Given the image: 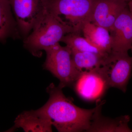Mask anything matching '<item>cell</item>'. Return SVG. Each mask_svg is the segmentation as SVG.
<instances>
[{
    "label": "cell",
    "mask_w": 132,
    "mask_h": 132,
    "mask_svg": "<svg viewBox=\"0 0 132 132\" xmlns=\"http://www.w3.org/2000/svg\"><path fill=\"white\" fill-rule=\"evenodd\" d=\"M62 88L50 84L47 88L49 100L39 109L59 132H87L97 106L92 109L79 107L64 95Z\"/></svg>",
    "instance_id": "cell-1"
},
{
    "label": "cell",
    "mask_w": 132,
    "mask_h": 132,
    "mask_svg": "<svg viewBox=\"0 0 132 132\" xmlns=\"http://www.w3.org/2000/svg\"><path fill=\"white\" fill-rule=\"evenodd\" d=\"M73 33L72 29L59 21L46 10L32 31L25 38L24 47L35 57H40L46 51L60 42L67 34Z\"/></svg>",
    "instance_id": "cell-2"
},
{
    "label": "cell",
    "mask_w": 132,
    "mask_h": 132,
    "mask_svg": "<svg viewBox=\"0 0 132 132\" xmlns=\"http://www.w3.org/2000/svg\"><path fill=\"white\" fill-rule=\"evenodd\" d=\"M45 10L73 33L80 35L83 25L91 22L93 0H44Z\"/></svg>",
    "instance_id": "cell-3"
},
{
    "label": "cell",
    "mask_w": 132,
    "mask_h": 132,
    "mask_svg": "<svg viewBox=\"0 0 132 132\" xmlns=\"http://www.w3.org/2000/svg\"><path fill=\"white\" fill-rule=\"evenodd\" d=\"M46 58L43 67L50 71L60 81L62 88L73 86L81 72L74 64L71 48L60 43L45 51Z\"/></svg>",
    "instance_id": "cell-4"
},
{
    "label": "cell",
    "mask_w": 132,
    "mask_h": 132,
    "mask_svg": "<svg viewBox=\"0 0 132 132\" xmlns=\"http://www.w3.org/2000/svg\"><path fill=\"white\" fill-rule=\"evenodd\" d=\"M99 71L109 88H116L126 93L131 76L132 56L128 53L110 54Z\"/></svg>",
    "instance_id": "cell-5"
},
{
    "label": "cell",
    "mask_w": 132,
    "mask_h": 132,
    "mask_svg": "<svg viewBox=\"0 0 132 132\" xmlns=\"http://www.w3.org/2000/svg\"><path fill=\"white\" fill-rule=\"evenodd\" d=\"M20 33L29 35L45 11L44 0H9Z\"/></svg>",
    "instance_id": "cell-6"
},
{
    "label": "cell",
    "mask_w": 132,
    "mask_h": 132,
    "mask_svg": "<svg viewBox=\"0 0 132 132\" xmlns=\"http://www.w3.org/2000/svg\"><path fill=\"white\" fill-rule=\"evenodd\" d=\"M109 31L111 38V54L128 53L132 47V19L128 5Z\"/></svg>",
    "instance_id": "cell-7"
},
{
    "label": "cell",
    "mask_w": 132,
    "mask_h": 132,
    "mask_svg": "<svg viewBox=\"0 0 132 132\" xmlns=\"http://www.w3.org/2000/svg\"><path fill=\"white\" fill-rule=\"evenodd\" d=\"M81 73L73 86L80 97L88 101L98 100L109 88L99 68Z\"/></svg>",
    "instance_id": "cell-8"
},
{
    "label": "cell",
    "mask_w": 132,
    "mask_h": 132,
    "mask_svg": "<svg viewBox=\"0 0 132 132\" xmlns=\"http://www.w3.org/2000/svg\"><path fill=\"white\" fill-rule=\"evenodd\" d=\"M127 3L125 0H93L91 22L109 30Z\"/></svg>",
    "instance_id": "cell-9"
},
{
    "label": "cell",
    "mask_w": 132,
    "mask_h": 132,
    "mask_svg": "<svg viewBox=\"0 0 132 132\" xmlns=\"http://www.w3.org/2000/svg\"><path fill=\"white\" fill-rule=\"evenodd\" d=\"M100 101V100L87 132H132L128 126L130 120L129 116H121L114 119L104 116L101 110L105 102Z\"/></svg>",
    "instance_id": "cell-10"
},
{
    "label": "cell",
    "mask_w": 132,
    "mask_h": 132,
    "mask_svg": "<svg viewBox=\"0 0 132 132\" xmlns=\"http://www.w3.org/2000/svg\"><path fill=\"white\" fill-rule=\"evenodd\" d=\"M14 123L9 131L19 128L25 132L52 131V123L39 109L24 111L17 116Z\"/></svg>",
    "instance_id": "cell-11"
},
{
    "label": "cell",
    "mask_w": 132,
    "mask_h": 132,
    "mask_svg": "<svg viewBox=\"0 0 132 132\" xmlns=\"http://www.w3.org/2000/svg\"><path fill=\"white\" fill-rule=\"evenodd\" d=\"M81 33L90 43L107 53L111 54V38L108 29L88 21L83 25Z\"/></svg>",
    "instance_id": "cell-12"
},
{
    "label": "cell",
    "mask_w": 132,
    "mask_h": 132,
    "mask_svg": "<svg viewBox=\"0 0 132 132\" xmlns=\"http://www.w3.org/2000/svg\"><path fill=\"white\" fill-rule=\"evenodd\" d=\"M20 33L9 0H0V42L15 38Z\"/></svg>",
    "instance_id": "cell-13"
},
{
    "label": "cell",
    "mask_w": 132,
    "mask_h": 132,
    "mask_svg": "<svg viewBox=\"0 0 132 132\" xmlns=\"http://www.w3.org/2000/svg\"><path fill=\"white\" fill-rule=\"evenodd\" d=\"M72 58L76 67L81 72L90 71L104 65L109 55L71 49Z\"/></svg>",
    "instance_id": "cell-14"
},
{
    "label": "cell",
    "mask_w": 132,
    "mask_h": 132,
    "mask_svg": "<svg viewBox=\"0 0 132 132\" xmlns=\"http://www.w3.org/2000/svg\"><path fill=\"white\" fill-rule=\"evenodd\" d=\"M60 42L64 43L71 49L81 52H89L108 55L107 53L90 43L85 37L75 33H70L64 36Z\"/></svg>",
    "instance_id": "cell-15"
},
{
    "label": "cell",
    "mask_w": 132,
    "mask_h": 132,
    "mask_svg": "<svg viewBox=\"0 0 132 132\" xmlns=\"http://www.w3.org/2000/svg\"><path fill=\"white\" fill-rule=\"evenodd\" d=\"M127 5L132 19V0H130L129 2H128Z\"/></svg>",
    "instance_id": "cell-16"
},
{
    "label": "cell",
    "mask_w": 132,
    "mask_h": 132,
    "mask_svg": "<svg viewBox=\"0 0 132 132\" xmlns=\"http://www.w3.org/2000/svg\"><path fill=\"white\" fill-rule=\"evenodd\" d=\"M125 1L126 2H129V1H130V0H125Z\"/></svg>",
    "instance_id": "cell-17"
},
{
    "label": "cell",
    "mask_w": 132,
    "mask_h": 132,
    "mask_svg": "<svg viewBox=\"0 0 132 132\" xmlns=\"http://www.w3.org/2000/svg\"><path fill=\"white\" fill-rule=\"evenodd\" d=\"M131 51H132V48H131Z\"/></svg>",
    "instance_id": "cell-18"
}]
</instances>
